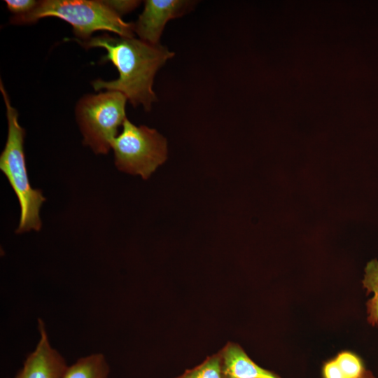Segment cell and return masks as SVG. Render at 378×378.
<instances>
[{
  "instance_id": "6da1fadb",
  "label": "cell",
  "mask_w": 378,
  "mask_h": 378,
  "mask_svg": "<svg viewBox=\"0 0 378 378\" xmlns=\"http://www.w3.org/2000/svg\"><path fill=\"white\" fill-rule=\"evenodd\" d=\"M71 40L86 49L104 48L106 54L101 62H112L118 71L119 76L114 80L97 79L92 82L95 91L105 89L120 92L133 106L141 105L146 111L150 110L152 104L157 101L153 90L155 75L174 57V52L161 44H151L134 37L113 36L106 33L86 41L76 38Z\"/></svg>"
},
{
  "instance_id": "7a4b0ae2",
  "label": "cell",
  "mask_w": 378,
  "mask_h": 378,
  "mask_svg": "<svg viewBox=\"0 0 378 378\" xmlns=\"http://www.w3.org/2000/svg\"><path fill=\"white\" fill-rule=\"evenodd\" d=\"M46 17H57L69 23L80 41L90 39L94 31H112L120 36L134 37V23L126 22L100 0H43L31 11L13 15L14 24L34 23Z\"/></svg>"
},
{
  "instance_id": "3957f363",
  "label": "cell",
  "mask_w": 378,
  "mask_h": 378,
  "mask_svg": "<svg viewBox=\"0 0 378 378\" xmlns=\"http://www.w3.org/2000/svg\"><path fill=\"white\" fill-rule=\"evenodd\" d=\"M0 90L5 102L8 120V136L0 155V169L6 176L20 204V222L15 232L38 231L41 227L39 211L46 198L41 190L31 186L24 152L25 130L19 124L18 113L12 106L1 80Z\"/></svg>"
},
{
  "instance_id": "277c9868",
  "label": "cell",
  "mask_w": 378,
  "mask_h": 378,
  "mask_svg": "<svg viewBox=\"0 0 378 378\" xmlns=\"http://www.w3.org/2000/svg\"><path fill=\"white\" fill-rule=\"evenodd\" d=\"M127 99L120 92L107 90L83 97L76 106V117L83 144L96 154H107L118 128L125 120Z\"/></svg>"
},
{
  "instance_id": "5b68a950",
  "label": "cell",
  "mask_w": 378,
  "mask_h": 378,
  "mask_svg": "<svg viewBox=\"0 0 378 378\" xmlns=\"http://www.w3.org/2000/svg\"><path fill=\"white\" fill-rule=\"evenodd\" d=\"M117 168L147 179L167 158L166 139L156 130L139 127L127 118L111 144Z\"/></svg>"
},
{
  "instance_id": "8992f818",
  "label": "cell",
  "mask_w": 378,
  "mask_h": 378,
  "mask_svg": "<svg viewBox=\"0 0 378 378\" xmlns=\"http://www.w3.org/2000/svg\"><path fill=\"white\" fill-rule=\"evenodd\" d=\"M192 2L184 0H147L143 12L134 23V31L139 39L160 44L166 23L185 14Z\"/></svg>"
},
{
  "instance_id": "52a82bcc",
  "label": "cell",
  "mask_w": 378,
  "mask_h": 378,
  "mask_svg": "<svg viewBox=\"0 0 378 378\" xmlns=\"http://www.w3.org/2000/svg\"><path fill=\"white\" fill-rule=\"evenodd\" d=\"M40 340L15 378H63L68 366L64 358L50 344L44 323L38 319Z\"/></svg>"
},
{
  "instance_id": "ba28073f",
  "label": "cell",
  "mask_w": 378,
  "mask_h": 378,
  "mask_svg": "<svg viewBox=\"0 0 378 378\" xmlns=\"http://www.w3.org/2000/svg\"><path fill=\"white\" fill-rule=\"evenodd\" d=\"M218 354L225 378H281L258 365L237 343L228 342Z\"/></svg>"
},
{
  "instance_id": "9c48e42d",
  "label": "cell",
  "mask_w": 378,
  "mask_h": 378,
  "mask_svg": "<svg viewBox=\"0 0 378 378\" xmlns=\"http://www.w3.org/2000/svg\"><path fill=\"white\" fill-rule=\"evenodd\" d=\"M109 367L102 354H94L78 359L68 367L63 378H108Z\"/></svg>"
},
{
  "instance_id": "30bf717a",
  "label": "cell",
  "mask_w": 378,
  "mask_h": 378,
  "mask_svg": "<svg viewBox=\"0 0 378 378\" xmlns=\"http://www.w3.org/2000/svg\"><path fill=\"white\" fill-rule=\"evenodd\" d=\"M367 292L373 293V296L367 302L368 322L372 326L378 324V260L368 263L365 270L363 281Z\"/></svg>"
},
{
  "instance_id": "8fae6325",
  "label": "cell",
  "mask_w": 378,
  "mask_h": 378,
  "mask_svg": "<svg viewBox=\"0 0 378 378\" xmlns=\"http://www.w3.org/2000/svg\"><path fill=\"white\" fill-rule=\"evenodd\" d=\"M176 378H225L218 353L207 357L195 368L187 370Z\"/></svg>"
},
{
  "instance_id": "7c38bea8",
  "label": "cell",
  "mask_w": 378,
  "mask_h": 378,
  "mask_svg": "<svg viewBox=\"0 0 378 378\" xmlns=\"http://www.w3.org/2000/svg\"><path fill=\"white\" fill-rule=\"evenodd\" d=\"M346 378H358L365 372L360 358L349 351H342L335 358Z\"/></svg>"
},
{
  "instance_id": "4fadbf2b",
  "label": "cell",
  "mask_w": 378,
  "mask_h": 378,
  "mask_svg": "<svg viewBox=\"0 0 378 378\" xmlns=\"http://www.w3.org/2000/svg\"><path fill=\"white\" fill-rule=\"evenodd\" d=\"M8 9L14 15H22L32 10L38 4L35 0H6Z\"/></svg>"
},
{
  "instance_id": "5bb4252c",
  "label": "cell",
  "mask_w": 378,
  "mask_h": 378,
  "mask_svg": "<svg viewBox=\"0 0 378 378\" xmlns=\"http://www.w3.org/2000/svg\"><path fill=\"white\" fill-rule=\"evenodd\" d=\"M104 1L120 17L134 10L141 2L136 0H108Z\"/></svg>"
},
{
  "instance_id": "9a60e30c",
  "label": "cell",
  "mask_w": 378,
  "mask_h": 378,
  "mask_svg": "<svg viewBox=\"0 0 378 378\" xmlns=\"http://www.w3.org/2000/svg\"><path fill=\"white\" fill-rule=\"evenodd\" d=\"M323 374L324 378H346L335 358L326 363Z\"/></svg>"
},
{
  "instance_id": "2e32d148",
  "label": "cell",
  "mask_w": 378,
  "mask_h": 378,
  "mask_svg": "<svg viewBox=\"0 0 378 378\" xmlns=\"http://www.w3.org/2000/svg\"><path fill=\"white\" fill-rule=\"evenodd\" d=\"M358 378H374L372 373L369 371L365 370L362 375Z\"/></svg>"
}]
</instances>
